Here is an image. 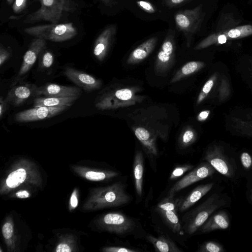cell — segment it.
I'll return each mask as SVG.
<instances>
[{
  "label": "cell",
  "mask_w": 252,
  "mask_h": 252,
  "mask_svg": "<svg viewBox=\"0 0 252 252\" xmlns=\"http://www.w3.org/2000/svg\"><path fill=\"white\" fill-rule=\"evenodd\" d=\"M226 201L220 194L215 193L202 203L186 213L183 217L182 229L188 235L194 234L216 210L224 206Z\"/></svg>",
  "instance_id": "1"
},
{
  "label": "cell",
  "mask_w": 252,
  "mask_h": 252,
  "mask_svg": "<svg viewBox=\"0 0 252 252\" xmlns=\"http://www.w3.org/2000/svg\"><path fill=\"white\" fill-rule=\"evenodd\" d=\"M39 0L40 8L29 14L24 19V23L46 21L57 24L64 13L73 12L76 9L75 3L71 0Z\"/></svg>",
  "instance_id": "2"
},
{
  "label": "cell",
  "mask_w": 252,
  "mask_h": 252,
  "mask_svg": "<svg viewBox=\"0 0 252 252\" xmlns=\"http://www.w3.org/2000/svg\"><path fill=\"white\" fill-rule=\"evenodd\" d=\"M24 32L37 38L54 42H62L72 38L77 33L72 23L52 24L27 28Z\"/></svg>",
  "instance_id": "3"
},
{
  "label": "cell",
  "mask_w": 252,
  "mask_h": 252,
  "mask_svg": "<svg viewBox=\"0 0 252 252\" xmlns=\"http://www.w3.org/2000/svg\"><path fill=\"white\" fill-rule=\"evenodd\" d=\"M136 101L133 90L124 88L100 93L95 99L94 105L99 110H107L133 105Z\"/></svg>",
  "instance_id": "4"
},
{
  "label": "cell",
  "mask_w": 252,
  "mask_h": 252,
  "mask_svg": "<svg viewBox=\"0 0 252 252\" xmlns=\"http://www.w3.org/2000/svg\"><path fill=\"white\" fill-rule=\"evenodd\" d=\"M252 35V25L246 24L228 28H220L218 31L202 40L195 50L206 48L214 44H222L228 40L240 39Z\"/></svg>",
  "instance_id": "5"
},
{
  "label": "cell",
  "mask_w": 252,
  "mask_h": 252,
  "mask_svg": "<svg viewBox=\"0 0 252 252\" xmlns=\"http://www.w3.org/2000/svg\"><path fill=\"white\" fill-rule=\"evenodd\" d=\"M102 221L108 230L122 236L133 234L136 228L134 220L120 212L106 214Z\"/></svg>",
  "instance_id": "6"
},
{
  "label": "cell",
  "mask_w": 252,
  "mask_h": 252,
  "mask_svg": "<svg viewBox=\"0 0 252 252\" xmlns=\"http://www.w3.org/2000/svg\"><path fill=\"white\" fill-rule=\"evenodd\" d=\"M202 5L177 12L174 19L178 28L186 34H191L196 32L203 20Z\"/></svg>",
  "instance_id": "7"
},
{
  "label": "cell",
  "mask_w": 252,
  "mask_h": 252,
  "mask_svg": "<svg viewBox=\"0 0 252 252\" xmlns=\"http://www.w3.org/2000/svg\"><path fill=\"white\" fill-rule=\"evenodd\" d=\"M215 172V168L208 162L201 163L177 182L170 189L168 196L174 197L178 191L212 176Z\"/></svg>",
  "instance_id": "8"
},
{
  "label": "cell",
  "mask_w": 252,
  "mask_h": 252,
  "mask_svg": "<svg viewBox=\"0 0 252 252\" xmlns=\"http://www.w3.org/2000/svg\"><path fill=\"white\" fill-rule=\"evenodd\" d=\"M156 210L174 233L179 235L184 233L177 213L176 199L174 197L167 196L157 204Z\"/></svg>",
  "instance_id": "9"
},
{
  "label": "cell",
  "mask_w": 252,
  "mask_h": 252,
  "mask_svg": "<svg viewBox=\"0 0 252 252\" xmlns=\"http://www.w3.org/2000/svg\"><path fill=\"white\" fill-rule=\"evenodd\" d=\"M70 106H40L22 111L16 113L14 120L17 122L27 123L40 121L56 116Z\"/></svg>",
  "instance_id": "10"
},
{
  "label": "cell",
  "mask_w": 252,
  "mask_h": 252,
  "mask_svg": "<svg viewBox=\"0 0 252 252\" xmlns=\"http://www.w3.org/2000/svg\"><path fill=\"white\" fill-rule=\"evenodd\" d=\"M175 51L174 36L170 33L167 35L158 52L155 65L157 73H164L171 67L175 59Z\"/></svg>",
  "instance_id": "11"
},
{
  "label": "cell",
  "mask_w": 252,
  "mask_h": 252,
  "mask_svg": "<svg viewBox=\"0 0 252 252\" xmlns=\"http://www.w3.org/2000/svg\"><path fill=\"white\" fill-rule=\"evenodd\" d=\"M63 73L69 80L86 92L98 90L102 86V81L100 79L74 68L67 66L65 67Z\"/></svg>",
  "instance_id": "12"
},
{
  "label": "cell",
  "mask_w": 252,
  "mask_h": 252,
  "mask_svg": "<svg viewBox=\"0 0 252 252\" xmlns=\"http://www.w3.org/2000/svg\"><path fill=\"white\" fill-rule=\"evenodd\" d=\"M46 40L41 38L34 39L30 44L25 53L23 60L16 77L14 80L12 86L19 82L20 78L27 74L34 65L39 54L43 51L46 46Z\"/></svg>",
  "instance_id": "13"
},
{
  "label": "cell",
  "mask_w": 252,
  "mask_h": 252,
  "mask_svg": "<svg viewBox=\"0 0 252 252\" xmlns=\"http://www.w3.org/2000/svg\"><path fill=\"white\" fill-rule=\"evenodd\" d=\"M37 86L33 84L23 83L15 85L9 90L5 99L14 106H19L25 103L32 96H36Z\"/></svg>",
  "instance_id": "14"
},
{
  "label": "cell",
  "mask_w": 252,
  "mask_h": 252,
  "mask_svg": "<svg viewBox=\"0 0 252 252\" xmlns=\"http://www.w3.org/2000/svg\"><path fill=\"white\" fill-rule=\"evenodd\" d=\"M81 94V89L78 87L54 83H48L38 87L36 92V96L58 97L80 96Z\"/></svg>",
  "instance_id": "15"
},
{
  "label": "cell",
  "mask_w": 252,
  "mask_h": 252,
  "mask_svg": "<svg viewBox=\"0 0 252 252\" xmlns=\"http://www.w3.org/2000/svg\"><path fill=\"white\" fill-rule=\"evenodd\" d=\"M203 159L221 174L227 177L233 176L234 169L230 161L219 150L215 148L207 151Z\"/></svg>",
  "instance_id": "16"
},
{
  "label": "cell",
  "mask_w": 252,
  "mask_h": 252,
  "mask_svg": "<svg viewBox=\"0 0 252 252\" xmlns=\"http://www.w3.org/2000/svg\"><path fill=\"white\" fill-rule=\"evenodd\" d=\"M116 29L115 25L109 26L96 38L94 45L93 53L98 61H102L106 56L116 34Z\"/></svg>",
  "instance_id": "17"
},
{
  "label": "cell",
  "mask_w": 252,
  "mask_h": 252,
  "mask_svg": "<svg viewBox=\"0 0 252 252\" xmlns=\"http://www.w3.org/2000/svg\"><path fill=\"white\" fill-rule=\"evenodd\" d=\"M213 186L212 183L198 186L187 196L176 199L177 211L183 212L189 209L206 194Z\"/></svg>",
  "instance_id": "18"
},
{
  "label": "cell",
  "mask_w": 252,
  "mask_h": 252,
  "mask_svg": "<svg viewBox=\"0 0 252 252\" xmlns=\"http://www.w3.org/2000/svg\"><path fill=\"white\" fill-rule=\"evenodd\" d=\"M134 132L140 142L142 144L145 151L152 162L158 155L156 144V137L145 128L138 127L134 129Z\"/></svg>",
  "instance_id": "19"
},
{
  "label": "cell",
  "mask_w": 252,
  "mask_h": 252,
  "mask_svg": "<svg viewBox=\"0 0 252 252\" xmlns=\"http://www.w3.org/2000/svg\"><path fill=\"white\" fill-rule=\"evenodd\" d=\"M158 41L157 37L146 40L136 47L129 55L126 62L128 64H136L142 62L153 51Z\"/></svg>",
  "instance_id": "20"
},
{
  "label": "cell",
  "mask_w": 252,
  "mask_h": 252,
  "mask_svg": "<svg viewBox=\"0 0 252 252\" xmlns=\"http://www.w3.org/2000/svg\"><path fill=\"white\" fill-rule=\"evenodd\" d=\"M229 217L224 211H221L210 217L200 227L202 233L221 229H226L229 226Z\"/></svg>",
  "instance_id": "21"
},
{
  "label": "cell",
  "mask_w": 252,
  "mask_h": 252,
  "mask_svg": "<svg viewBox=\"0 0 252 252\" xmlns=\"http://www.w3.org/2000/svg\"><path fill=\"white\" fill-rule=\"evenodd\" d=\"M133 172L135 192L138 197L141 198L143 194L144 158L141 151H138L135 154Z\"/></svg>",
  "instance_id": "22"
},
{
  "label": "cell",
  "mask_w": 252,
  "mask_h": 252,
  "mask_svg": "<svg viewBox=\"0 0 252 252\" xmlns=\"http://www.w3.org/2000/svg\"><path fill=\"white\" fill-rule=\"evenodd\" d=\"M147 240L150 242L156 252H182L181 250L169 237L159 235L155 237L152 235L146 236Z\"/></svg>",
  "instance_id": "23"
},
{
  "label": "cell",
  "mask_w": 252,
  "mask_h": 252,
  "mask_svg": "<svg viewBox=\"0 0 252 252\" xmlns=\"http://www.w3.org/2000/svg\"><path fill=\"white\" fill-rule=\"evenodd\" d=\"M79 96H70L64 97H48L39 96L33 99V107L40 106H59L67 105L71 106Z\"/></svg>",
  "instance_id": "24"
},
{
  "label": "cell",
  "mask_w": 252,
  "mask_h": 252,
  "mask_svg": "<svg viewBox=\"0 0 252 252\" xmlns=\"http://www.w3.org/2000/svg\"><path fill=\"white\" fill-rule=\"evenodd\" d=\"M203 63L197 61L189 62L179 69L171 80V83L176 82L197 71L203 66Z\"/></svg>",
  "instance_id": "25"
},
{
  "label": "cell",
  "mask_w": 252,
  "mask_h": 252,
  "mask_svg": "<svg viewBox=\"0 0 252 252\" xmlns=\"http://www.w3.org/2000/svg\"><path fill=\"white\" fill-rule=\"evenodd\" d=\"M26 177L27 172L24 169H18L9 174L6 180V184L10 188H15L25 181Z\"/></svg>",
  "instance_id": "26"
},
{
  "label": "cell",
  "mask_w": 252,
  "mask_h": 252,
  "mask_svg": "<svg viewBox=\"0 0 252 252\" xmlns=\"http://www.w3.org/2000/svg\"><path fill=\"white\" fill-rule=\"evenodd\" d=\"M118 173L115 172L105 173L101 171H89L86 172L85 177L86 179L94 181H99L105 180L107 178L117 176Z\"/></svg>",
  "instance_id": "27"
},
{
  "label": "cell",
  "mask_w": 252,
  "mask_h": 252,
  "mask_svg": "<svg viewBox=\"0 0 252 252\" xmlns=\"http://www.w3.org/2000/svg\"><path fill=\"white\" fill-rule=\"evenodd\" d=\"M224 250L221 244L213 241H208L200 247L199 252H223Z\"/></svg>",
  "instance_id": "28"
},
{
  "label": "cell",
  "mask_w": 252,
  "mask_h": 252,
  "mask_svg": "<svg viewBox=\"0 0 252 252\" xmlns=\"http://www.w3.org/2000/svg\"><path fill=\"white\" fill-rule=\"evenodd\" d=\"M195 135L194 132L191 129L188 128L184 131L182 134L179 143L180 145L183 148L190 146L195 141Z\"/></svg>",
  "instance_id": "29"
},
{
  "label": "cell",
  "mask_w": 252,
  "mask_h": 252,
  "mask_svg": "<svg viewBox=\"0 0 252 252\" xmlns=\"http://www.w3.org/2000/svg\"><path fill=\"white\" fill-rule=\"evenodd\" d=\"M193 167L194 165L187 164L178 166L171 172L169 179L171 180H176Z\"/></svg>",
  "instance_id": "30"
},
{
  "label": "cell",
  "mask_w": 252,
  "mask_h": 252,
  "mask_svg": "<svg viewBox=\"0 0 252 252\" xmlns=\"http://www.w3.org/2000/svg\"><path fill=\"white\" fill-rule=\"evenodd\" d=\"M54 61V55L52 52L46 51L41 56L40 66L42 69L50 68L53 65Z\"/></svg>",
  "instance_id": "31"
},
{
  "label": "cell",
  "mask_w": 252,
  "mask_h": 252,
  "mask_svg": "<svg viewBox=\"0 0 252 252\" xmlns=\"http://www.w3.org/2000/svg\"><path fill=\"white\" fill-rule=\"evenodd\" d=\"M213 85L214 81L212 79H210L206 82V83L204 84V86L202 88V91H201L198 96L197 99V104H199L206 97L207 94L211 91L212 87L213 86Z\"/></svg>",
  "instance_id": "32"
},
{
  "label": "cell",
  "mask_w": 252,
  "mask_h": 252,
  "mask_svg": "<svg viewBox=\"0 0 252 252\" xmlns=\"http://www.w3.org/2000/svg\"><path fill=\"white\" fill-rule=\"evenodd\" d=\"M12 50L10 47L0 46V65L1 66L11 57Z\"/></svg>",
  "instance_id": "33"
},
{
  "label": "cell",
  "mask_w": 252,
  "mask_h": 252,
  "mask_svg": "<svg viewBox=\"0 0 252 252\" xmlns=\"http://www.w3.org/2000/svg\"><path fill=\"white\" fill-rule=\"evenodd\" d=\"M136 4L146 12L152 14L156 12V9L153 5L148 1L140 0L136 1Z\"/></svg>",
  "instance_id": "34"
},
{
  "label": "cell",
  "mask_w": 252,
  "mask_h": 252,
  "mask_svg": "<svg viewBox=\"0 0 252 252\" xmlns=\"http://www.w3.org/2000/svg\"><path fill=\"white\" fill-rule=\"evenodd\" d=\"M28 0H15L13 5L12 9L14 13H19L26 7Z\"/></svg>",
  "instance_id": "35"
},
{
  "label": "cell",
  "mask_w": 252,
  "mask_h": 252,
  "mask_svg": "<svg viewBox=\"0 0 252 252\" xmlns=\"http://www.w3.org/2000/svg\"><path fill=\"white\" fill-rule=\"evenodd\" d=\"M241 161L244 168L248 169L252 166V158L249 153L243 152L241 155Z\"/></svg>",
  "instance_id": "36"
},
{
  "label": "cell",
  "mask_w": 252,
  "mask_h": 252,
  "mask_svg": "<svg viewBox=\"0 0 252 252\" xmlns=\"http://www.w3.org/2000/svg\"><path fill=\"white\" fill-rule=\"evenodd\" d=\"M104 251L109 252H137L139 250L125 247H112L105 248Z\"/></svg>",
  "instance_id": "37"
},
{
  "label": "cell",
  "mask_w": 252,
  "mask_h": 252,
  "mask_svg": "<svg viewBox=\"0 0 252 252\" xmlns=\"http://www.w3.org/2000/svg\"><path fill=\"white\" fill-rule=\"evenodd\" d=\"M13 231V226L9 222H6L2 226V234L4 238L6 239H8L12 237Z\"/></svg>",
  "instance_id": "38"
},
{
  "label": "cell",
  "mask_w": 252,
  "mask_h": 252,
  "mask_svg": "<svg viewBox=\"0 0 252 252\" xmlns=\"http://www.w3.org/2000/svg\"><path fill=\"white\" fill-rule=\"evenodd\" d=\"M9 103L4 98H3L2 96L0 98V118L1 119L3 115L6 112Z\"/></svg>",
  "instance_id": "39"
},
{
  "label": "cell",
  "mask_w": 252,
  "mask_h": 252,
  "mask_svg": "<svg viewBox=\"0 0 252 252\" xmlns=\"http://www.w3.org/2000/svg\"><path fill=\"white\" fill-rule=\"evenodd\" d=\"M56 251L57 252H70L71 250L67 244L62 243L57 246Z\"/></svg>",
  "instance_id": "40"
},
{
  "label": "cell",
  "mask_w": 252,
  "mask_h": 252,
  "mask_svg": "<svg viewBox=\"0 0 252 252\" xmlns=\"http://www.w3.org/2000/svg\"><path fill=\"white\" fill-rule=\"evenodd\" d=\"M188 0H165V2L166 5L173 7L182 4Z\"/></svg>",
  "instance_id": "41"
},
{
  "label": "cell",
  "mask_w": 252,
  "mask_h": 252,
  "mask_svg": "<svg viewBox=\"0 0 252 252\" xmlns=\"http://www.w3.org/2000/svg\"><path fill=\"white\" fill-rule=\"evenodd\" d=\"M209 113L210 111L208 110H205L201 112L197 116L198 120L199 121L205 120L208 117Z\"/></svg>",
  "instance_id": "42"
},
{
  "label": "cell",
  "mask_w": 252,
  "mask_h": 252,
  "mask_svg": "<svg viewBox=\"0 0 252 252\" xmlns=\"http://www.w3.org/2000/svg\"><path fill=\"white\" fill-rule=\"evenodd\" d=\"M16 195L20 198H26L29 197L30 194L27 190H20L16 193Z\"/></svg>",
  "instance_id": "43"
},
{
  "label": "cell",
  "mask_w": 252,
  "mask_h": 252,
  "mask_svg": "<svg viewBox=\"0 0 252 252\" xmlns=\"http://www.w3.org/2000/svg\"><path fill=\"white\" fill-rule=\"evenodd\" d=\"M70 204L73 208L76 207L78 205V199L75 192H74L70 198Z\"/></svg>",
  "instance_id": "44"
},
{
  "label": "cell",
  "mask_w": 252,
  "mask_h": 252,
  "mask_svg": "<svg viewBox=\"0 0 252 252\" xmlns=\"http://www.w3.org/2000/svg\"><path fill=\"white\" fill-rule=\"evenodd\" d=\"M104 3L107 5H110L113 0H101Z\"/></svg>",
  "instance_id": "45"
},
{
  "label": "cell",
  "mask_w": 252,
  "mask_h": 252,
  "mask_svg": "<svg viewBox=\"0 0 252 252\" xmlns=\"http://www.w3.org/2000/svg\"><path fill=\"white\" fill-rule=\"evenodd\" d=\"M7 2L9 4H11L14 0H6Z\"/></svg>",
  "instance_id": "46"
},
{
  "label": "cell",
  "mask_w": 252,
  "mask_h": 252,
  "mask_svg": "<svg viewBox=\"0 0 252 252\" xmlns=\"http://www.w3.org/2000/svg\"><path fill=\"white\" fill-rule=\"evenodd\" d=\"M251 200H252V196H251Z\"/></svg>",
  "instance_id": "47"
}]
</instances>
